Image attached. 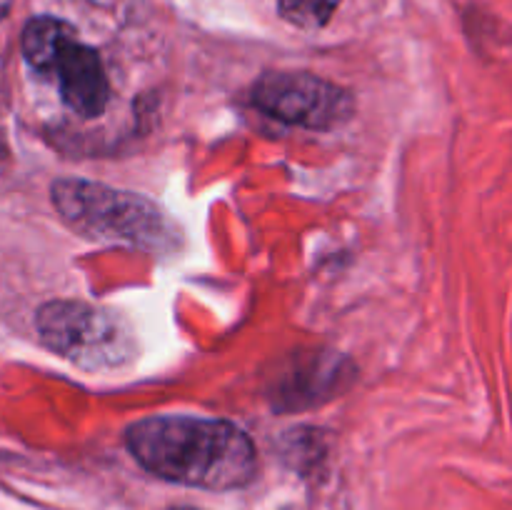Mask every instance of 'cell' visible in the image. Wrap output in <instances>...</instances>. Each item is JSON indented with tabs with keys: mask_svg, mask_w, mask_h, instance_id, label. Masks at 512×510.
<instances>
[{
	"mask_svg": "<svg viewBox=\"0 0 512 510\" xmlns=\"http://www.w3.org/2000/svg\"><path fill=\"white\" fill-rule=\"evenodd\" d=\"M255 108L280 123L308 130H333L348 123L355 100L340 85L313 73H265L253 85Z\"/></svg>",
	"mask_w": 512,
	"mask_h": 510,
	"instance_id": "4",
	"label": "cell"
},
{
	"mask_svg": "<svg viewBox=\"0 0 512 510\" xmlns=\"http://www.w3.org/2000/svg\"><path fill=\"white\" fill-rule=\"evenodd\" d=\"M75 40V30L65 20L40 15L23 30V55L40 73H53L65 45Z\"/></svg>",
	"mask_w": 512,
	"mask_h": 510,
	"instance_id": "7",
	"label": "cell"
},
{
	"mask_svg": "<svg viewBox=\"0 0 512 510\" xmlns=\"http://www.w3.org/2000/svg\"><path fill=\"white\" fill-rule=\"evenodd\" d=\"M50 193L60 218L85 238L160 255L178 248L180 230L160 205L143 195L80 178L55 180Z\"/></svg>",
	"mask_w": 512,
	"mask_h": 510,
	"instance_id": "2",
	"label": "cell"
},
{
	"mask_svg": "<svg viewBox=\"0 0 512 510\" xmlns=\"http://www.w3.org/2000/svg\"><path fill=\"white\" fill-rule=\"evenodd\" d=\"M338 5L340 0H278L280 15L303 30L325 28Z\"/></svg>",
	"mask_w": 512,
	"mask_h": 510,
	"instance_id": "8",
	"label": "cell"
},
{
	"mask_svg": "<svg viewBox=\"0 0 512 510\" xmlns=\"http://www.w3.org/2000/svg\"><path fill=\"white\" fill-rule=\"evenodd\" d=\"M125 445L148 473L190 488H243L258 470L253 440L228 420L153 415L125 430Z\"/></svg>",
	"mask_w": 512,
	"mask_h": 510,
	"instance_id": "1",
	"label": "cell"
},
{
	"mask_svg": "<svg viewBox=\"0 0 512 510\" xmlns=\"http://www.w3.org/2000/svg\"><path fill=\"white\" fill-rule=\"evenodd\" d=\"M35 328L45 348L83 370L123 368L138 353L118 313L83 300H50L35 315Z\"/></svg>",
	"mask_w": 512,
	"mask_h": 510,
	"instance_id": "3",
	"label": "cell"
},
{
	"mask_svg": "<svg viewBox=\"0 0 512 510\" xmlns=\"http://www.w3.org/2000/svg\"><path fill=\"white\" fill-rule=\"evenodd\" d=\"M340 378H345V375L340 370L338 358L315 355V358H310V363L298 365L280 378L278 388H273V398L278 408H305V405L328 398Z\"/></svg>",
	"mask_w": 512,
	"mask_h": 510,
	"instance_id": "6",
	"label": "cell"
},
{
	"mask_svg": "<svg viewBox=\"0 0 512 510\" xmlns=\"http://www.w3.org/2000/svg\"><path fill=\"white\" fill-rule=\"evenodd\" d=\"M58 78L63 103L80 118H98L103 115L110 98L108 75H105L103 60L90 45L70 40L60 53L53 68Z\"/></svg>",
	"mask_w": 512,
	"mask_h": 510,
	"instance_id": "5",
	"label": "cell"
},
{
	"mask_svg": "<svg viewBox=\"0 0 512 510\" xmlns=\"http://www.w3.org/2000/svg\"><path fill=\"white\" fill-rule=\"evenodd\" d=\"M170 510H193V508H170Z\"/></svg>",
	"mask_w": 512,
	"mask_h": 510,
	"instance_id": "9",
	"label": "cell"
}]
</instances>
